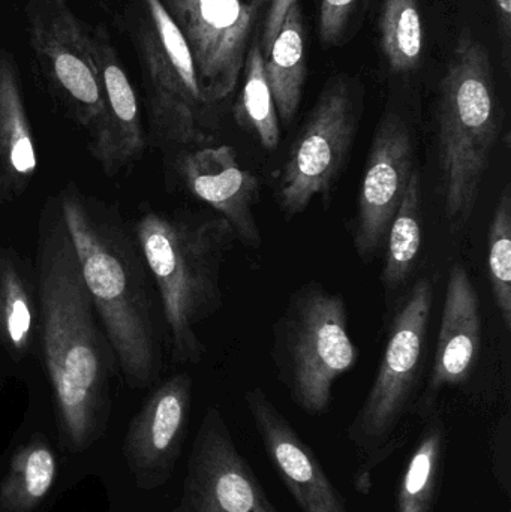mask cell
<instances>
[{
  "label": "cell",
  "mask_w": 511,
  "mask_h": 512,
  "mask_svg": "<svg viewBox=\"0 0 511 512\" xmlns=\"http://www.w3.org/2000/svg\"><path fill=\"white\" fill-rule=\"evenodd\" d=\"M38 295L45 366L60 424L72 445L84 448L104 420L111 364L59 209L42 219Z\"/></svg>",
  "instance_id": "obj_1"
},
{
  "label": "cell",
  "mask_w": 511,
  "mask_h": 512,
  "mask_svg": "<svg viewBox=\"0 0 511 512\" xmlns=\"http://www.w3.org/2000/svg\"><path fill=\"white\" fill-rule=\"evenodd\" d=\"M59 210L123 376L131 387H147L159 376L161 348L146 270L128 239L99 219L75 186L62 192Z\"/></svg>",
  "instance_id": "obj_2"
},
{
  "label": "cell",
  "mask_w": 511,
  "mask_h": 512,
  "mask_svg": "<svg viewBox=\"0 0 511 512\" xmlns=\"http://www.w3.org/2000/svg\"><path fill=\"white\" fill-rule=\"evenodd\" d=\"M138 248L155 280L173 360L200 363L197 327L222 304L225 256L236 242L219 215L146 212L135 228Z\"/></svg>",
  "instance_id": "obj_3"
},
{
  "label": "cell",
  "mask_w": 511,
  "mask_h": 512,
  "mask_svg": "<svg viewBox=\"0 0 511 512\" xmlns=\"http://www.w3.org/2000/svg\"><path fill=\"white\" fill-rule=\"evenodd\" d=\"M438 161L447 221L467 227L503 129L494 69L485 45L464 32L441 81Z\"/></svg>",
  "instance_id": "obj_4"
},
{
  "label": "cell",
  "mask_w": 511,
  "mask_h": 512,
  "mask_svg": "<svg viewBox=\"0 0 511 512\" xmlns=\"http://www.w3.org/2000/svg\"><path fill=\"white\" fill-rule=\"evenodd\" d=\"M434 307L431 280L420 279L390 325L389 339L377 375L347 438L360 456L359 492L372 487V471L405 444V421L416 412L423 351Z\"/></svg>",
  "instance_id": "obj_5"
},
{
  "label": "cell",
  "mask_w": 511,
  "mask_h": 512,
  "mask_svg": "<svg viewBox=\"0 0 511 512\" xmlns=\"http://www.w3.org/2000/svg\"><path fill=\"white\" fill-rule=\"evenodd\" d=\"M273 337V358L291 400L306 414H326L336 381L359 358L344 298L318 283L303 286L288 300Z\"/></svg>",
  "instance_id": "obj_6"
},
{
  "label": "cell",
  "mask_w": 511,
  "mask_h": 512,
  "mask_svg": "<svg viewBox=\"0 0 511 512\" xmlns=\"http://www.w3.org/2000/svg\"><path fill=\"white\" fill-rule=\"evenodd\" d=\"M120 26L137 54L147 110L156 137L176 146L209 140V105L201 95L194 57L159 0H125Z\"/></svg>",
  "instance_id": "obj_7"
},
{
  "label": "cell",
  "mask_w": 511,
  "mask_h": 512,
  "mask_svg": "<svg viewBox=\"0 0 511 512\" xmlns=\"http://www.w3.org/2000/svg\"><path fill=\"white\" fill-rule=\"evenodd\" d=\"M30 50L54 98L92 134L104 111L89 24L71 0H23Z\"/></svg>",
  "instance_id": "obj_8"
},
{
  "label": "cell",
  "mask_w": 511,
  "mask_h": 512,
  "mask_svg": "<svg viewBox=\"0 0 511 512\" xmlns=\"http://www.w3.org/2000/svg\"><path fill=\"white\" fill-rule=\"evenodd\" d=\"M359 111L344 78L330 81L291 144L278 183L282 212H305L317 197H327L347 164L356 138Z\"/></svg>",
  "instance_id": "obj_9"
},
{
  "label": "cell",
  "mask_w": 511,
  "mask_h": 512,
  "mask_svg": "<svg viewBox=\"0 0 511 512\" xmlns=\"http://www.w3.org/2000/svg\"><path fill=\"white\" fill-rule=\"evenodd\" d=\"M188 42L209 107L236 89L264 0H159Z\"/></svg>",
  "instance_id": "obj_10"
},
{
  "label": "cell",
  "mask_w": 511,
  "mask_h": 512,
  "mask_svg": "<svg viewBox=\"0 0 511 512\" xmlns=\"http://www.w3.org/2000/svg\"><path fill=\"white\" fill-rule=\"evenodd\" d=\"M180 508L185 512H279L215 406L207 409L195 436Z\"/></svg>",
  "instance_id": "obj_11"
},
{
  "label": "cell",
  "mask_w": 511,
  "mask_h": 512,
  "mask_svg": "<svg viewBox=\"0 0 511 512\" xmlns=\"http://www.w3.org/2000/svg\"><path fill=\"white\" fill-rule=\"evenodd\" d=\"M414 171L413 135L398 114H387L366 159L354 221V249L363 261H372L386 245Z\"/></svg>",
  "instance_id": "obj_12"
},
{
  "label": "cell",
  "mask_w": 511,
  "mask_h": 512,
  "mask_svg": "<svg viewBox=\"0 0 511 512\" xmlns=\"http://www.w3.org/2000/svg\"><path fill=\"white\" fill-rule=\"evenodd\" d=\"M192 402V379L177 373L162 382L129 424L123 456L140 489L164 486L182 453Z\"/></svg>",
  "instance_id": "obj_13"
},
{
  "label": "cell",
  "mask_w": 511,
  "mask_h": 512,
  "mask_svg": "<svg viewBox=\"0 0 511 512\" xmlns=\"http://www.w3.org/2000/svg\"><path fill=\"white\" fill-rule=\"evenodd\" d=\"M89 47L104 99L89 149L102 170L113 176L140 158L146 147L140 102L104 24L89 26Z\"/></svg>",
  "instance_id": "obj_14"
},
{
  "label": "cell",
  "mask_w": 511,
  "mask_h": 512,
  "mask_svg": "<svg viewBox=\"0 0 511 512\" xmlns=\"http://www.w3.org/2000/svg\"><path fill=\"white\" fill-rule=\"evenodd\" d=\"M246 409L260 436L270 465L302 512H348L317 454L300 438L290 421L261 387L246 391Z\"/></svg>",
  "instance_id": "obj_15"
},
{
  "label": "cell",
  "mask_w": 511,
  "mask_h": 512,
  "mask_svg": "<svg viewBox=\"0 0 511 512\" xmlns=\"http://www.w3.org/2000/svg\"><path fill=\"white\" fill-rule=\"evenodd\" d=\"M482 346V313L476 286L462 265L450 270L441 316L437 351L428 387L417 400L414 414L425 421L438 411V400L449 388L467 384L476 370Z\"/></svg>",
  "instance_id": "obj_16"
},
{
  "label": "cell",
  "mask_w": 511,
  "mask_h": 512,
  "mask_svg": "<svg viewBox=\"0 0 511 512\" xmlns=\"http://www.w3.org/2000/svg\"><path fill=\"white\" fill-rule=\"evenodd\" d=\"M180 176L197 200L227 221L236 240L248 248H260L263 239L254 213L260 182L240 165L233 147H203L186 153L180 161Z\"/></svg>",
  "instance_id": "obj_17"
},
{
  "label": "cell",
  "mask_w": 511,
  "mask_h": 512,
  "mask_svg": "<svg viewBox=\"0 0 511 512\" xmlns=\"http://www.w3.org/2000/svg\"><path fill=\"white\" fill-rule=\"evenodd\" d=\"M38 170L35 138L14 54L0 48V206L29 188Z\"/></svg>",
  "instance_id": "obj_18"
},
{
  "label": "cell",
  "mask_w": 511,
  "mask_h": 512,
  "mask_svg": "<svg viewBox=\"0 0 511 512\" xmlns=\"http://www.w3.org/2000/svg\"><path fill=\"white\" fill-rule=\"evenodd\" d=\"M447 429L440 411L423 421L422 433L399 481L396 512H432L446 466Z\"/></svg>",
  "instance_id": "obj_19"
},
{
  "label": "cell",
  "mask_w": 511,
  "mask_h": 512,
  "mask_svg": "<svg viewBox=\"0 0 511 512\" xmlns=\"http://www.w3.org/2000/svg\"><path fill=\"white\" fill-rule=\"evenodd\" d=\"M264 72L278 117L288 125L299 110L306 80L305 29L299 3L288 9L269 53L264 56Z\"/></svg>",
  "instance_id": "obj_20"
},
{
  "label": "cell",
  "mask_w": 511,
  "mask_h": 512,
  "mask_svg": "<svg viewBox=\"0 0 511 512\" xmlns=\"http://www.w3.org/2000/svg\"><path fill=\"white\" fill-rule=\"evenodd\" d=\"M35 316L32 285L20 256L14 249H0V345L12 360H21L32 349Z\"/></svg>",
  "instance_id": "obj_21"
},
{
  "label": "cell",
  "mask_w": 511,
  "mask_h": 512,
  "mask_svg": "<svg viewBox=\"0 0 511 512\" xmlns=\"http://www.w3.org/2000/svg\"><path fill=\"white\" fill-rule=\"evenodd\" d=\"M384 248L386 258L381 282L389 291H395L413 273L422 248V182L417 171L408 182Z\"/></svg>",
  "instance_id": "obj_22"
},
{
  "label": "cell",
  "mask_w": 511,
  "mask_h": 512,
  "mask_svg": "<svg viewBox=\"0 0 511 512\" xmlns=\"http://www.w3.org/2000/svg\"><path fill=\"white\" fill-rule=\"evenodd\" d=\"M56 478V459L42 439H33L12 457L0 484V512H30L48 495Z\"/></svg>",
  "instance_id": "obj_23"
},
{
  "label": "cell",
  "mask_w": 511,
  "mask_h": 512,
  "mask_svg": "<svg viewBox=\"0 0 511 512\" xmlns=\"http://www.w3.org/2000/svg\"><path fill=\"white\" fill-rule=\"evenodd\" d=\"M380 38L390 71L405 74L419 68L423 56L419 0H384Z\"/></svg>",
  "instance_id": "obj_24"
},
{
  "label": "cell",
  "mask_w": 511,
  "mask_h": 512,
  "mask_svg": "<svg viewBox=\"0 0 511 512\" xmlns=\"http://www.w3.org/2000/svg\"><path fill=\"white\" fill-rule=\"evenodd\" d=\"M245 84H243L237 120L240 125L257 135L261 146L275 150L281 140L278 111L264 72V57L258 41H254L246 54Z\"/></svg>",
  "instance_id": "obj_25"
},
{
  "label": "cell",
  "mask_w": 511,
  "mask_h": 512,
  "mask_svg": "<svg viewBox=\"0 0 511 512\" xmlns=\"http://www.w3.org/2000/svg\"><path fill=\"white\" fill-rule=\"evenodd\" d=\"M489 279L506 330H511V189L501 192L489 230Z\"/></svg>",
  "instance_id": "obj_26"
},
{
  "label": "cell",
  "mask_w": 511,
  "mask_h": 512,
  "mask_svg": "<svg viewBox=\"0 0 511 512\" xmlns=\"http://www.w3.org/2000/svg\"><path fill=\"white\" fill-rule=\"evenodd\" d=\"M492 474L507 501L511 499V414L509 409L498 418L489 438Z\"/></svg>",
  "instance_id": "obj_27"
},
{
  "label": "cell",
  "mask_w": 511,
  "mask_h": 512,
  "mask_svg": "<svg viewBox=\"0 0 511 512\" xmlns=\"http://www.w3.org/2000/svg\"><path fill=\"white\" fill-rule=\"evenodd\" d=\"M357 0H321L320 35L326 44L339 41Z\"/></svg>",
  "instance_id": "obj_28"
},
{
  "label": "cell",
  "mask_w": 511,
  "mask_h": 512,
  "mask_svg": "<svg viewBox=\"0 0 511 512\" xmlns=\"http://www.w3.org/2000/svg\"><path fill=\"white\" fill-rule=\"evenodd\" d=\"M299 3V0H272L270 2L269 11H267L266 20H264L263 39H261V51L263 57L266 56L284 23L285 15L291 6Z\"/></svg>",
  "instance_id": "obj_29"
},
{
  "label": "cell",
  "mask_w": 511,
  "mask_h": 512,
  "mask_svg": "<svg viewBox=\"0 0 511 512\" xmlns=\"http://www.w3.org/2000/svg\"><path fill=\"white\" fill-rule=\"evenodd\" d=\"M497 12L498 30L503 41L504 57L509 62L511 44V0H494Z\"/></svg>",
  "instance_id": "obj_30"
},
{
  "label": "cell",
  "mask_w": 511,
  "mask_h": 512,
  "mask_svg": "<svg viewBox=\"0 0 511 512\" xmlns=\"http://www.w3.org/2000/svg\"><path fill=\"white\" fill-rule=\"evenodd\" d=\"M174 512H185V511H183L182 508L179 507V508H176V510H174Z\"/></svg>",
  "instance_id": "obj_31"
}]
</instances>
